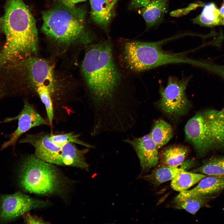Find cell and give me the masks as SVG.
<instances>
[{"label":"cell","mask_w":224,"mask_h":224,"mask_svg":"<svg viewBox=\"0 0 224 224\" xmlns=\"http://www.w3.org/2000/svg\"><path fill=\"white\" fill-rule=\"evenodd\" d=\"M193 160H190L184 161L180 167L162 165L151 174L143 177L154 185H159L165 182L172 180L178 174L186 171L187 167H190L193 165Z\"/></svg>","instance_id":"16"},{"label":"cell","mask_w":224,"mask_h":224,"mask_svg":"<svg viewBox=\"0 0 224 224\" xmlns=\"http://www.w3.org/2000/svg\"><path fill=\"white\" fill-rule=\"evenodd\" d=\"M201 26L212 27L221 25L219 8L213 2L204 4L201 13L192 20Z\"/></svg>","instance_id":"18"},{"label":"cell","mask_w":224,"mask_h":224,"mask_svg":"<svg viewBox=\"0 0 224 224\" xmlns=\"http://www.w3.org/2000/svg\"><path fill=\"white\" fill-rule=\"evenodd\" d=\"M34 89L44 105L48 121L49 123L50 127L52 128L54 120V114L51 91L47 86L44 85L38 86Z\"/></svg>","instance_id":"24"},{"label":"cell","mask_w":224,"mask_h":224,"mask_svg":"<svg viewBox=\"0 0 224 224\" xmlns=\"http://www.w3.org/2000/svg\"><path fill=\"white\" fill-rule=\"evenodd\" d=\"M89 148L78 149L75 144L67 143L61 146V156L63 166L76 167L87 170L89 165L85 158L86 154L89 152Z\"/></svg>","instance_id":"14"},{"label":"cell","mask_w":224,"mask_h":224,"mask_svg":"<svg viewBox=\"0 0 224 224\" xmlns=\"http://www.w3.org/2000/svg\"><path fill=\"white\" fill-rule=\"evenodd\" d=\"M221 111L222 112V113L224 114V107H223V108L222 109V110H221Z\"/></svg>","instance_id":"30"},{"label":"cell","mask_w":224,"mask_h":224,"mask_svg":"<svg viewBox=\"0 0 224 224\" xmlns=\"http://www.w3.org/2000/svg\"><path fill=\"white\" fill-rule=\"evenodd\" d=\"M215 196L197 195L187 197L175 202V207L183 209L187 212L195 214L201 208L207 206L208 203Z\"/></svg>","instance_id":"22"},{"label":"cell","mask_w":224,"mask_h":224,"mask_svg":"<svg viewBox=\"0 0 224 224\" xmlns=\"http://www.w3.org/2000/svg\"><path fill=\"white\" fill-rule=\"evenodd\" d=\"M86 13L82 8L60 4L42 12L41 30L48 37L59 44L88 45L95 37L86 27Z\"/></svg>","instance_id":"4"},{"label":"cell","mask_w":224,"mask_h":224,"mask_svg":"<svg viewBox=\"0 0 224 224\" xmlns=\"http://www.w3.org/2000/svg\"><path fill=\"white\" fill-rule=\"evenodd\" d=\"M45 201L35 199L21 192L0 194V223L12 221L30 210L47 206Z\"/></svg>","instance_id":"8"},{"label":"cell","mask_w":224,"mask_h":224,"mask_svg":"<svg viewBox=\"0 0 224 224\" xmlns=\"http://www.w3.org/2000/svg\"><path fill=\"white\" fill-rule=\"evenodd\" d=\"M221 25L224 26V0L219 9Z\"/></svg>","instance_id":"29"},{"label":"cell","mask_w":224,"mask_h":224,"mask_svg":"<svg viewBox=\"0 0 224 224\" xmlns=\"http://www.w3.org/2000/svg\"><path fill=\"white\" fill-rule=\"evenodd\" d=\"M193 172L207 175L224 176V156L209 159Z\"/></svg>","instance_id":"23"},{"label":"cell","mask_w":224,"mask_h":224,"mask_svg":"<svg viewBox=\"0 0 224 224\" xmlns=\"http://www.w3.org/2000/svg\"><path fill=\"white\" fill-rule=\"evenodd\" d=\"M224 190V176L208 175L200 180L194 188L180 192L176 197V202L197 195L215 196Z\"/></svg>","instance_id":"13"},{"label":"cell","mask_w":224,"mask_h":224,"mask_svg":"<svg viewBox=\"0 0 224 224\" xmlns=\"http://www.w3.org/2000/svg\"><path fill=\"white\" fill-rule=\"evenodd\" d=\"M54 164L45 162L33 154L22 162L19 181L24 191L37 194L47 195L58 191L62 181Z\"/></svg>","instance_id":"6"},{"label":"cell","mask_w":224,"mask_h":224,"mask_svg":"<svg viewBox=\"0 0 224 224\" xmlns=\"http://www.w3.org/2000/svg\"><path fill=\"white\" fill-rule=\"evenodd\" d=\"M86 0H58L60 4L66 7H73L77 4Z\"/></svg>","instance_id":"28"},{"label":"cell","mask_w":224,"mask_h":224,"mask_svg":"<svg viewBox=\"0 0 224 224\" xmlns=\"http://www.w3.org/2000/svg\"><path fill=\"white\" fill-rule=\"evenodd\" d=\"M151 0H131L129 8L130 10H136L146 6Z\"/></svg>","instance_id":"27"},{"label":"cell","mask_w":224,"mask_h":224,"mask_svg":"<svg viewBox=\"0 0 224 224\" xmlns=\"http://www.w3.org/2000/svg\"><path fill=\"white\" fill-rule=\"evenodd\" d=\"M25 60L24 65L27 79L34 88L44 85L50 90L52 97L58 95L54 88L55 79L51 66L44 60L32 56Z\"/></svg>","instance_id":"11"},{"label":"cell","mask_w":224,"mask_h":224,"mask_svg":"<svg viewBox=\"0 0 224 224\" xmlns=\"http://www.w3.org/2000/svg\"><path fill=\"white\" fill-rule=\"evenodd\" d=\"M189 152L186 147L180 145L167 147L162 152L160 156L162 165L172 167L180 166L184 161Z\"/></svg>","instance_id":"19"},{"label":"cell","mask_w":224,"mask_h":224,"mask_svg":"<svg viewBox=\"0 0 224 224\" xmlns=\"http://www.w3.org/2000/svg\"><path fill=\"white\" fill-rule=\"evenodd\" d=\"M149 134L159 149L167 144L173 137V129L165 121L158 119L154 123Z\"/></svg>","instance_id":"20"},{"label":"cell","mask_w":224,"mask_h":224,"mask_svg":"<svg viewBox=\"0 0 224 224\" xmlns=\"http://www.w3.org/2000/svg\"><path fill=\"white\" fill-rule=\"evenodd\" d=\"M168 0H151L142 8L141 15L147 29L152 28L162 22L166 12Z\"/></svg>","instance_id":"15"},{"label":"cell","mask_w":224,"mask_h":224,"mask_svg":"<svg viewBox=\"0 0 224 224\" xmlns=\"http://www.w3.org/2000/svg\"><path fill=\"white\" fill-rule=\"evenodd\" d=\"M2 25L6 40L0 53V68L36 52L38 36L35 21L22 0H6Z\"/></svg>","instance_id":"2"},{"label":"cell","mask_w":224,"mask_h":224,"mask_svg":"<svg viewBox=\"0 0 224 224\" xmlns=\"http://www.w3.org/2000/svg\"><path fill=\"white\" fill-rule=\"evenodd\" d=\"M16 120H18L17 128L13 133L6 135L9 140L2 144L1 150L12 146L14 152L16 143L22 134L35 127L41 125L50 126L48 121L44 119L26 100L24 101L23 107L18 115L13 117L7 118L2 122L8 123Z\"/></svg>","instance_id":"9"},{"label":"cell","mask_w":224,"mask_h":224,"mask_svg":"<svg viewBox=\"0 0 224 224\" xmlns=\"http://www.w3.org/2000/svg\"><path fill=\"white\" fill-rule=\"evenodd\" d=\"M207 176L203 174L184 171L172 180L171 186L174 190L180 192L187 190Z\"/></svg>","instance_id":"21"},{"label":"cell","mask_w":224,"mask_h":224,"mask_svg":"<svg viewBox=\"0 0 224 224\" xmlns=\"http://www.w3.org/2000/svg\"><path fill=\"white\" fill-rule=\"evenodd\" d=\"M123 140L133 148L142 170L150 169L157 165L160 157L158 148L149 134L139 137L132 135Z\"/></svg>","instance_id":"12"},{"label":"cell","mask_w":224,"mask_h":224,"mask_svg":"<svg viewBox=\"0 0 224 224\" xmlns=\"http://www.w3.org/2000/svg\"><path fill=\"white\" fill-rule=\"evenodd\" d=\"M81 66L93 121L90 134L125 133L135 126L138 101L130 75L117 64L108 40L88 45Z\"/></svg>","instance_id":"1"},{"label":"cell","mask_w":224,"mask_h":224,"mask_svg":"<svg viewBox=\"0 0 224 224\" xmlns=\"http://www.w3.org/2000/svg\"><path fill=\"white\" fill-rule=\"evenodd\" d=\"M191 78L190 76L179 79L170 76L166 85L160 86V98L157 104L170 117L177 118L185 114L189 109L191 104L186 91Z\"/></svg>","instance_id":"7"},{"label":"cell","mask_w":224,"mask_h":224,"mask_svg":"<svg viewBox=\"0 0 224 224\" xmlns=\"http://www.w3.org/2000/svg\"><path fill=\"white\" fill-rule=\"evenodd\" d=\"M161 42L128 40L121 41L117 47L113 46L115 61L119 68L129 75L169 64H197V60L180 54L165 51L160 46Z\"/></svg>","instance_id":"3"},{"label":"cell","mask_w":224,"mask_h":224,"mask_svg":"<svg viewBox=\"0 0 224 224\" xmlns=\"http://www.w3.org/2000/svg\"><path fill=\"white\" fill-rule=\"evenodd\" d=\"M50 133L41 132L26 134L19 141V143H27L34 149V154L38 158L48 163L63 166L61 146L51 140Z\"/></svg>","instance_id":"10"},{"label":"cell","mask_w":224,"mask_h":224,"mask_svg":"<svg viewBox=\"0 0 224 224\" xmlns=\"http://www.w3.org/2000/svg\"><path fill=\"white\" fill-rule=\"evenodd\" d=\"M2 25V19L0 18V26Z\"/></svg>","instance_id":"31"},{"label":"cell","mask_w":224,"mask_h":224,"mask_svg":"<svg viewBox=\"0 0 224 224\" xmlns=\"http://www.w3.org/2000/svg\"><path fill=\"white\" fill-rule=\"evenodd\" d=\"M184 131L186 139L199 155L224 149V114L221 110L198 113L187 122Z\"/></svg>","instance_id":"5"},{"label":"cell","mask_w":224,"mask_h":224,"mask_svg":"<svg viewBox=\"0 0 224 224\" xmlns=\"http://www.w3.org/2000/svg\"><path fill=\"white\" fill-rule=\"evenodd\" d=\"M23 218L25 223L27 224H44L47 222L40 218L31 215L28 212L23 214Z\"/></svg>","instance_id":"26"},{"label":"cell","mask_w":224,"mask_h":224,"mask_svg":"<svg viewBox=\"0 0 224 224\" xmlns=\"http://www.w3.org/2000/svg\"><path fill=\"white\" fill-rule=\"evenodd\" d=\"M113 0H89L91 18L101 27H106L111 19Z\"/></svg>","instance_id":"17"},{"label":"cell","mask_w":224,"mask_h":224,"mask_svg":"<svg viewBox=\"0 0 224 224\" xmlns=\"http://www.w3.org/2000/svg\"><path fill=\"white\" fill-rule=\"evenodd\" d=\"M80 136V134H76L72 132L61 134H50V138L54 143L60 146L70 142L78 144L90 148H95L94 146L80 140L79 138Z\"/></svg>","instance_id":"25"}]
</instances>
